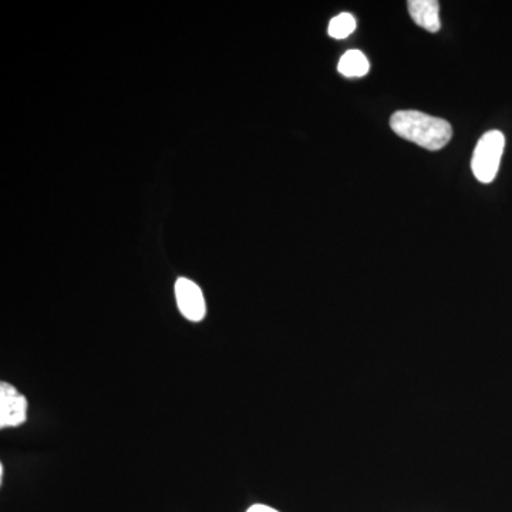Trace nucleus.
<instances>
[{
  "instance_id": "nucleus-1",
  "label": "nucleus",
  "mask_w": 512,
  "mask_h": 512,
  "mask_svg": "<svg viewBox=\"0 0 512 512\" xmlns=\"http://www.w3.org/2000/svg\"><path fill=\"white\" fill-rule=\"evenodd\" d=\"M390 127L397 136L430 151L446 147L453 137V128L446 120L420 111H397L390 119Z\"/></svg>"
},
{
  "instance_id": "nucleus-2",
  "label": "nucleus",
  "mask_w": 512,
  "mask_h": 512,
  "mask_svg": "<svg viewBox=\"0 0 512 512\" xmlns=\"http://www.w3.org/2000/svg\"><path fill=\"white\" fill-rule=\"evenodd\" d=\"M504 146V134L497 130L488 131L478 141L473 161H471V168H473L474 177L480 183H491L497 177Z\"/></svg>"
},
{
  "instance_id": "nucleus-3",
  "label": "nucleus",
  "mask_w": 512,
  "mask_h": 512,
  "mask_svg": "<svg viewBox=\"0 0 512 512\" xmlns=\"http://www.w3.org/2000/svg\"><path fill=\"white\" fill-rule=\"evenodd\" d=\"M28 416V400L9 383L0 384V427H18Z\"/></svg>"
},
{
  "instance_id": "nucleus-4",
  "label": "nucleus",
  "mask_w": 512,
  "mask_h": 512,
  "mask_svg": "<svg viewBox=\"0 0 512 512\" xmlns=\"http://www.w3.org/2000/svg\"><path fill=\"white\" fill-rule=\"evenodd\" d=\"M175 298L178 308L188 320L200 322L205 316V299L200 286L187 278H180L175 282Z\"/></svg>"
},
{
  "instance_id": "nucleus-5",
  "label": "nucleus",
  "mask_w": 512,
  "mask_h": 512,
  "mask_svg": "<svg viewBox=\"0 0 512 512\" xmlns=\"http://www.w3.org/2000/svg\"><path fill=\"white\" fill-rule=\"evenodd\" d=\"M407 5H409L410 16L417 25L431 33L439 32L441 28L439 2L436 0H410Z\"/></svg>"
},
{
  "instance_id": "nucleus-6",
  "label": "nucleus",
  "mask_w": 512,
  "mask_h": 512,
  "mask_svg": "<svg viewBox=\"0 0 512 512\" xmlns=\"http://www.w3.org/2000/svg\"><path fill=\"white\" fill-rule=\"evenodd\" d=\"M370 63L360 50H349L340 59L338 70L345 77H363L369 73Z\"/></svg>"
},
{
  "instance_id": "nucleus-7",
  "label": "nucleus",
  "mask_w": 512,
  "mask_h": 512,
  "mask_svg": "<svg viewBox=\"0 0 512 512\" xmlns=\"http://www.w3.org/2000/svg\"><path fill=\"white\" fill-rule=\"evenodd\" d=\"M355 29V18L350 13H340L336 18L330 20L328 32L333 39L342 40L352 35Z\"/></svg>"
},
{
  "instance_id": "nucleus-8",
  "label": "nucleus",
  "mask_w": 512,
  "mask_h": 512,
  "mask_svg": "<svg viewBox=\"0 0 512 512\" xmlns=\"http://www.w3.org/2000/svg\"><path fill=\"white\" fill-rule=\"evenodd\" d=\"M247 512H279L274 510V508L268 507V505L256 504L252 505L251 508Z\"/></svg>"
}]
</instances>
